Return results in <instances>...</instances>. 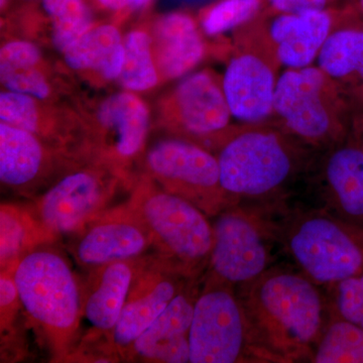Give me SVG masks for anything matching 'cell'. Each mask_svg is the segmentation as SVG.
<instances>
[{
	"mask_svg": "<svg viewBox=\"0 0 363 363\" xmlns=\"http://www.w3.org/2000/svg\"><path fill=\"white\" fill-rule=\"evenodd\" d=\"M131 262L123 260L97 267L99 271L87 291L82 310L98 331H113L121 317L138 274Z\"/></svg>",
	"mask_w": 363,
	"mask_h": 363,
	"instance_id": "23",
	"label": "cell"
},
{
	"mask_svg": "<svg viewBox=\"0 0 363 363\" xmlns=\"http://www.w3.org/2000/svg\"><path fill=\"white\" fill-rule=\"evenodd\" d=\"M7 4H9V0H0V4H1V9H6Z\"/></svg>",
	"mask_w": 363,
	"mask_h": 363,
	"instance_id": "36",
	"label": "cell"
},
{
	"mask_svg": "<svg viewBox=\"0 0 363 363\" xmlns=\"http://www.w3.org/2000/svg\"><path fill=\"white\" fill-rule=\"evenodd\" d=\"M189 345L192 363L262 360L242 303L225 286H212L195 301Z\"/></svg>",
	"mask_w": 363,
	"mask_h": 363,
	"instance_id": "8",
	"label": "cell"
},
{
	"mask_svg": "<svg viewBox=\"0 0 363 363\" xmlns=\"http://www.w3.org/2000/svg\"><path fill=\"white\" fill-rule=\"evenodd\" d=\"M209 259L212 271L225 283L245 285L264 274L269 252L259 219L242 209L222 212L213 225Z\"/></svg>",
	"mask_w": 363,
	"mask_h": 363,
	"instance_id": "13",
	"label": "cell"
},
{
	"mask_svg": "<svg viewBox=\"0 0 363 363\" xmlns=\"http://www.w3.org/2000/svg\"><path fill=\"white\" fill-rule=\"evenodd\" d=\"M332 286L336 314L363 328V274Z\"/></svg>",
	"mask_w": 363,
	"mask_h": 363,
	"instance_id": "31",
	"label": "cell"
},
{
	"mask_svg": "<svg viewBox=\"0 0 363 363\" xmlns=\"http://www.w3.org/2000/svg\"><path fill=\"white\" fill-rule=\"evenodd\" d=\"M358 1V6L360 7V11H362L363 13V0H357Z\"/></svg>",
	"mask_w": 363,
	"mask_h": 363,
	"instance_id": "37",
	"label": "cell"
},
{
	"mask_svg": "<svg viewBox=\"0 0 363 363\" xmlns=\"http://www.w3.org/2000/svg\"><path fill=\"white\" fill-rule=\"evenodd\" d=\"M0 79L6 90L45 101H54L57 94L51 67L39 48L28 40H13L2 45Z\"/></svg>",
	"mask_w": 363,
	"mask_h": 363,
	"instance_id": "22",
	"label": "cell"
},
{
	"mask_svg": "<svg viewBox=\"0 0 363 363\" xmlns=\"http://www.w3.org/2000/svg\"><path fill=\"white\" fill-rule=\"evenodd\" d=\"M222 188L228 195L257 197L281 187L294 169L293 152L283 135L262 126L234 131L217 157Z\"/></svg>",
	"mask_w": 363,
	"mask_h": 363,
	"instance_id": "6",
	"label": "cell"
},
{
	"mask_svg": "<svg viewBox=\"0 0 363 363\" xmlns=\"http://www.w3.org/2000/svg\"><path fill=\"white\" fill-rule=\"evenodd\" d=\"M318 64L339 92L363 87V30L348 26L333 30Z\"/></svg>",
	"mask_w": 363,
	"mask_h": 363,
	"instance_id": "24",
	"label": "cell"
},
{
	"mask_svg": "<svg viewBox=\"0 0 363 363\" xmlns=\"http://www.w3.org/2000/svg\"><path fill=\"white\" fill-rule=\"evenodd\" d=\"M150 1V0H130L128 6L130 7L131 9H140V7L145 6Z\"/></svg>",
	"mask_w": 363,
	"mask_h": 363,
	"instance_id": "35",
	"label": "cell"
},
{
	"mask_svg": "<svg viewBox=\"0 0 363 363\" xmlns=\"http://www.w3.org/2000/svg\"><path fill=\"white\" fill-rule=\"evenodd\" d=\"M195 301L186 294L179 293L154 323L131 345L133 352L147 362H190L189 331L194 314Z\"/></svg>",
	"mask_w": 363,
	"mask_h": 363,
	"instance_id": "19",
	"label": "cell"
},
{
	"mask_svg": "<svg viewBox=\"0 0 363 363\" xmlns=\"http://www.w3.org/2000/svg\"><path fill=\"white\" fill-rule=\"evenodd\" d=\"M118 171L98 162L62 177L35 203L32 213L50 238L77 233L106 206Z\"/></svg>",
	"mask_w": 363,
	"mask_h": 363,
	"instance_id": "12",
	"label": "cell"
},
{
	"mask_svg": "<svg viewBox=\"0 0 363 363\" xmlns=\"http://www.w3.org/2000/svg\"><path fill=\"white\" fill-rule=\"evenodd\" d=\"M42 238H49L32 212L2 204L0 211L1 267L14 269L21 257L33 250Z\"/></svg>",
	"mask_w": 363,
	"mask_h": 363,
	"instance_id": "26",
	"label": "cell"
},
{
	"mask_svg": "<svg viewBox=\"0 0 363 363\" xmlns=\"http://www.w3.org/2000/svg\"><path fill=\"white\" fill-rule=\"evenodd\" d=\"M272 9L279 13H298L316 9H326L332 0H269Z\"/></svg>",
	"mask_w": 363,
	"mask_h": 363,
	"instance_id": "32",
	"label": "cell"
},
{
	"mask_svg": "<svg viewBox=\"0 0 363 363\" xmlns=\"http://www.w3.org/2000/svg\"><path fill=\"white\" fill-rule=\"evenodd\" d=\"M79 116L84 128L85 147L97 162L121 172L145 150L150 111L130 91L102 98L82 109Z\"/></svg>",
	"mask_w": 363,
	"mask_h": 363,
	"instance_id": "10",
	"label": "cell"
},
{
	"mask_svg": "<svg viewBox=\"0 0 363 363\" xmlns=\"http://www.w3.org/2000/svg\"><path fill=\"white\" fill-rule=\"evenodd\" d=\"M123 70L117 82L124 90L142 92L161 82L152 51L149 32L133 30L123 38Z\"/></svg>",
	"mask_w": 363,
	"mask_h": 363,
	"instance_id": "27",
	"label": "cell"
},
{
	"mask_svg": "<svg viewBox=\"0 0 363 363\" xmlns=\"http://www.w3.org/2000/svg\"><path fill=\"white\" fill-rule=\"evenodd\" d=\"M0 119L1 123L37 135L51 147L70 143L74 135L85 138L79 114L23 93L1 92Z\"/></svg>",
	"mask_w": 363,
	"mask_h": 363,
	"instance_id": "18",
	"label": "cell"
},
{
	"mask_svg": "<svg viewBox=\"0 0 363 363\" xmlns=\"http://www.w3.org/2000/svg\"><path fill=\"white\" fill-rule=\"evenodd\" d=\"M288 248L306 276L335 285L363 274V225L340 217L312 213L289 231Z\"/></svg>",
	"mask_w": 363,
	"mask_h": 363,
	"instance_id": "5",
	"label": "cell"
},
{
	"mask_svg": "<svg viewBox=\"0 0 363 363\" xmlns=\"http://www.w3.org/2000/svg\"><path fill=\"white\" fill-rule=\"evenodd\" d=\"M264 0H219L200 14V23L208 35H218L240 28L262 13Z\"/></svg>",
	"mask_w": 363,
	"mask_h": 363,
	"instance_id": "30",
	"label": "cell"
},
{
	"mask_svg": "<svg viewBox=\"0 0 363 363\" xmlns=\"http://www.w3.org/2000/svg\"><path fill=\"white\" fill-rule=\"evenodd\" d=\"M277 13L267 28L281 65L288 69L311 66L333 32L335 16L328 9Z\"/></svg>",
	"mask_w": 363,
	"mask_h": 363,
	"instance_id": "16",
	"label": "cell"
},
{
	"mask_svg": "<svg viewBox=\"0 0 363 363\" xmlns=\"http://www.w3.org/2000/svg\"><path fill=\"white\" fill-rule=\"evenodd\" d=\"M130 210L164 260L183 274L194 271L210 257L213 226L193 203L147 182L136 190Z\"/></svg>",
	"mask_w": 363,
	"mask_h": 363,
	"instance_id": "3",
	"label": "cell"
},
{
	"mask_svg": "<svg viewBox=\"0 0 363 363\" xmlns=\"http://www.w3.org/2000/svg\"><path fill=\"white\" fill-rule=\"evenodd\" d=\"M236 51L222 78L231 114L257 124L274 113L281 62L264 26L262 13L238 28Z\"/></svg>",
	"mask_w": 363,
	"mask_h": 363,
	"instance_id": "4",
	"label": "cell"
},
{
	"mask_svg": "<svg viewBox=\"0 0 363 363\" xmlns=\"http://www.w3.org/2000/svg\"><path fill=\"white\" fill-rule=\"evenodd\" d=\"M11 272L23 309L63 354L83 315L82 295L68 262L51 248H33Z\"/></svg>",
	"mask_w": 363,
	"mask_h": 363,
	"instance_id": "2",
	"label": "cell"
},
{
	"mask_svg": "<svg viewBox=\"0 0 363 363\" xmlns=\"http://www.w3.org/2000/svg\"><path fill=\"white\" fill-rule=\"evenodd\" d=\"M312 362L363 363V328L336 314L315 346Z\"/></svg>",
	"mask_w": 363,
	"mask_h": 363,
	"instance_id": "29",
	"label": "cell"
},
{
	"mask_svg": "<svg viewBox=\"0 0 363 363\" xmlns=\"http://www.w3.org/2000/svg\"><path fill=\"white\" fill-rule=\"evenodd\" d=\"M98 4L106 9L111 11H121L124 7H128L130 0H96Z\"/></svg>",
	"mask_w": 363,
	"mask_h": 363,
	"instance_id": "34",
	"label": "cell"
},
{
	"mask_svg": "<svg viewBox=\"0 0 363 363\" xmlns=\"http://www.w3.org/2000/svg\"><path fill=\"white\" fill-rule=\"evenodd\" d=\"M182 272L164 260L159 267L136 274L121 317L112 331L116 347L130 348L181 292L175 274ZM183 274V272H182Z\"/></svg>",
	"mask_w": 363,
	"mask_h": 363,
	"instance_id": "15",
	"label": "cell"
},
{
	"mask_svg": "<svg viewBox=\"0 0 363 363\" xmlns=\"http://www.w3.org/2000/svg\"><path fill=\"white\" fill-rule=\"evenodd\" d=\"M52 147L28 131L0 123V180L13 190H28L47 177Z\"/></svg>",
	"mask_w": 363,
	"mask_h": 363,
	"instance_id": "20",
	"label": "cell"
},
{
	"mask_svg": "<svg viewBox=\"0 0 363 363\" xmlns=\"http://www.w3.org/2000/svg\"><path fill=\"white\" fill-rule=\"evenodd\" d=\"M233 116L222 79L214 72L202 70L182 79L157 105V121L177 138L221 142L233 133Z\"/></svg>",
	"mask_w": 363,
	"mask_h": 363,
	"instance_id": "11",
	"label": "cell"
},
{
	"mask_svg": "<svg viewBox=\"0 0 363 363\" xmlns=\"http://www.w3.org/2000/svg\"><path fill=\"white\" fill-rule=\"evenodd\" d=\"M0 303H1V317L11 314L16 303H20L18 289L13 277V272L2 271L0 279Z\"/></svg>",
	"mask_w": 363,
	"mask_h": 363,
	"instance_id": "33",
	"label": "cell"
},
{
	"mask_svg": "<svg viewBox=\"0 0 363 363\" xmlns=\"http://www.w3.org/2000/svg\"><path fill=\"white\" fill-rule=\"evenodd\" d=\"M63 56L71 70L93 82L102 84L117 80L123 66V38L116 26H93Z\"/></svg>",
	"mask_w": 363,
	"mask_h": 363,
	"instance_id": "21",
	"label": "cell"
},
{
	"mask_svg": "<svg viewBox=\"0 0 363 363\" xmlns=\"http://www.w3.org/2000/svg\"><path fill=\"white\" fill-rule=\"evenodd\" d=\"M152 245L150 234L131 210L96 217L80 230L74 247L79 264L100 267L133 260Z\"/></svg>",
	"mask_w": 363,
	"mask_h": 363,
	"instance_id": "14",
	"label": "cell"
},
{
	"mask_svg": "<svg viewBox=\"0 0 363 363\" xmlns=\"http://www.w3.org/2000/svg\"><path fill=\"white\" fill-rule=\"evenodd\" d=\"M55 49L63 54L94 26L85 0H42Z\"/></svg>",
	"mask_w": 363,
	"mask_h": 363,
	"instance_id": "28",
	"label": "cell"
},
{
	"mask_svg": "<svg viewBox=\"0 0 363 363\" xmlns=\"http://www.w3.org/2000/svg\"><path fill=\"white\" fill-rule=\"evenodd\" d=\"M326 179L344 219L363 225V150H335L327 162Z\"/></svg>",
	"mask_w": 363,
	"mask_h": 363,
	"instance_id": "25",
	"label": "cell"
},
{
	"mask_svg": "<svg viewBox=\"0 0 363 363\" xmlns=\"http://www.w3.org/2000/svg\"><path fill=\"white\" fill-rule=\"evenodd\" d=\"M152 51L160 80L186 75L204 57V40L192 16L171 13L159 16L150 26Z\"/></svg>",
	"mask_w": 363,
	"mask_h": 363,
	"instance_id": "17",
	"label": "cell"
},
{
	"mask_svg": "<svg viewBox=\"0 0 363 363\" xmlns=\"http://www.w3.org/2000/svg\"><path fill=\"white\" fill-rule=\"evenodd\" d=\"M315 281L283 271L245 284L241 303L262 362H292L312 353L324 331V304Z\"/></svg>",
	"mask_w": 363,
	"mask_h": 363,
	"instance_id": "1",
	"label": "cell"
},
{
	"mask_svg": "<svg viewBox=\"0 0 363 363\" xmlns=\"http://www.w3.org/2000/svg\"><path fill=\"white\" fill-rule=\"evenodd\" d=\"M145 168L162 189L206 215L219 213L226 205L218 160L199 143L181 138L157 140L145 155Z\"/></svg>",
	"mask_w": 363,
	"mask_h": 363,
	"instance_id": "7",
	"label": "cell"
},
{
	"mask_svg": "<svg viewBox=\"0 0 363 363\" xmlns=\"http://www.w3.org/2000/svg\"><path fill=\"white\" fill-rule=\"evenodd\" d=\"M340 92L319 67L288 69L279 77L274 113L310 143L330 142L341 130Z\"/></svg>",
	"mask_w": 363,
	"mask_h": 363,
	"instance_id": "9",
	"label": "cell"
}]
</instances>
